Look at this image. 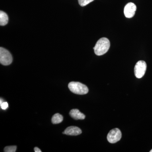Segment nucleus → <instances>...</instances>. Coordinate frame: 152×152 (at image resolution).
Listing matches in <instances>:
<instances>
[{
    "instance_id": "obj_1",
    "label": "nucleus",
    "mask_w": 152,
    "mask_h": 152,
    "mask_svg": "<svg viewBox=\"0 0 152 152\" xmlns=\"http://www.w3.org/2000/svg\"><path fill=\"white\" fill-rule=\"evenodd\" d=\"M110 46V44L108 39L104 37L101 38L94 47L95 53L98 56L105 54L108 51Z\"/></svg>"
},
{
    "instance_id": "obj_2",
    "label": "nucleus",
    "mask_w": 152,
    "mask_h": 152,
    "mask_svg": "<svg viewBox=\"0 0 152 152\" xmlns=\"http://www.w3.org/2000/svg\"><path fill=\"white\" fill-rule=\"evenodd\" d=\"M69 89L76 94L84 95L88 92V88L86 85L79 82H70L68 85Z\"/></svg>"
},
{
    "instance_id": "obj_3",
    "label": "nucleus",
    "mask_w": 152,
    "mask_h": 152,
    "mask_svg": "<svg viewBox=\"0 0 152 152\" xmlns=\"http://www.w3.org/2000/svg\"><path fill=\"white\" fill-rule=\"evenodd\" d=\"M12 62V57L8 50L4 48H0V63L4 66H8Z\"/></svg>"
},
{
    "instance_id": "obj_4",
    "label": "nucleus",
    "mask_w": 152,
    "mask_h": 152,
    "mask_svg": "<svg viewBox=\"0 0 152 152\" xmlns=\"http://www.w3.org/2000/svg\"><path fill=\"white\" fill-rule=\"evenodd\" d=\"M147 69L145 62L143 61H139L137 63L134 67V74L136 77L141 78L143 77Z\"/></svg>"
},
{
    "instance_id": "obj_5",
    "label": "nucleus",
    "mask_w": 152,
    "mask_h": 152,
    "mask_svg": "<svg viewBox=\"0 0 152 152\" xmlns=\"http://www.w3.org/2000/svg\"><path fill=\"white\" fill-rule=\"evenodd\" d=\"M122 134L119 129H113L108 134L107 139L110 143H115L120 140L121 138Z\"/></svg>"
},
{
    "instance_id": "obj_6",
    "label": "nucleus",
    "mask_w": 152,
    "mask_h": 152,
    "mask_svg": "<svg viewBox=\"0 0 152 152\" xmlns=\"http://www.w3.org/2000/svg\"><path fill=\"white\" fill-rule=\"evenodd\" d=\"M137 7L133 3H129L126 5L124 9V13L125 17L129 18H130L134 16Z\"/></svg>"
},
{
    "instance_id": "obj_7",
    "label": "nucleus",
    "mask_w": 152,
    "mask_h": 152,
    "mask_svg": "<svg viewBox=\"0 0 152 152\" xmlns=\"http://www.w3.org/2000/svg\"><path fill=\"white\" fill-rule=\"evenodd\" d=\"M81 133V130L80 128L72 126L67 128L63 132V134L68 135L77 136L80 134Z\"/></svg>"
},
{
    "instance_id": "obj_8",
    "label": "nucleus",
    "mask_w": 152,
    "mask_h": 152,
    "mask_svg": "<svg viewBox=\"0 0 152 152\" xmlns=\"http://www.w3.org/2000/svg\"><path fill=\"white\" fill-rule=\"evenodd\" d=\"M70 115L75 120H84L86 118L84 114L81 113L77 109H73L69 113Z\"/></svg>"
},
{
    "instance_id": "obj_9",
    "label": "nucleus",
    "mask_w": 152,
    "mask_h": 152,
    "mask_svg": "<svg viewBox=\"0 0 152 152\" xmlns=\"http://www.w3.org/2000/svg\"><path fill=\"white\" fill-rule=\"evenodd\" d=\"M9 21V18L8 15L5 12L2 11L0 12V25L4 26L8 23Z\"/></svg>"
},
{
    "instance_id": "obj_10",
    "label": "nucleus",
    "mask_w": 152,
    "mask_h": 152,
    "mask_svg": "<svg viewBox=\"0 0 152 152\" xmlns=\"http://www.w3.org/2000/svg\"><path fill=\"white\" fill-rule=\"evenodd\" d=\"M63 121V117L59 113L55 114L52 118V122L53 124H56L61 123Z\"/></svg>"
},
{
    "instance_id": "obj_11",
    "label": "nucleus",
    "mask_w": 152,
    "mask_h": 152,
    "mask_svg": "<svg viewBox=\"0 0 152 152\" xmlns=\"http://www.w3.org/2000/svg\"><path fill=\"white\" fill-rule=\"evenodd\" d=\"M17 146H9L6 147L4 149L5 152H15L16 151Z\"/></svg>"
},
{
    "instance_id": "obj_12",
    "label": "nucleus",
    "mask_w": 152,
    "mask_h": 152,
    "mask_svg": "<svg viewBox=\"0 0 152 152\" xmlns=\"http://www.w3.org/2000/svg\"><path fill=\"white\" fill-rule=\"evenodd\" d=\"M94 1V0H78V2L80 6L85 7Z\"/></svg>"
},
{
    "instance_id": "obj_13",
    "label": "nucleus",
    "mask_w": 152,
    "mask_h": 152,
    "mask_svg": "<svg viewBox=\"0 0 152 152\" xmlns=\"http://www.w3.org/2000/svg\"><path fill=\"white\" fill-rule=\"evenodd\" d=\"M1 108L3 110H6L8 107V104L7 102H4L1 104Z\"/></svg>"
},
{
    "instance_id": "obj_14",
    "label": "nucleus",
    "mask_w": 152,
    "mask_h": 152,
    "mask_svg": "<svg viewBox=\"0 0 152 152\" xmlns=\"http://www.w3.org/2000/svg\"><path fill=\"white\" fill-rule=\"evenodd\" d=\"M34 151L35 152H41L42 151H41L40 149H39V148H37V147H35V148H34Z\"/></svg>"
},
{
    "instance_id": "obj_15",
    "label": "nucleus",
    "mask_w": 152,
    "mask_h": 152,
    "mask_svg": "<svg viewBox=\"0 0 152 152\" xmlns=\"http://www.w3.org/2000/svg\"><path fill=\"white\" fill-rule=\"evenodd\" d=\"M150 152H152V149L150 151Z\"/></svg>"
}]
</instances>
